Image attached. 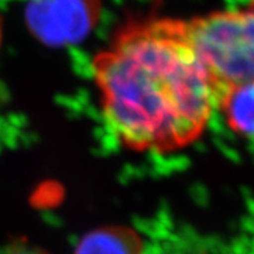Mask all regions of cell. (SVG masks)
<instances>
[{
  "mask_svg": "<svg viewBox=\"0 0 254 254\" xmlns=\"http://www.w3.org/2000/svg\"><path fill=\"white\" fill-rule=\"evenodd\" d=\"M10 254H48L41 249H36V247H27V246H21L17 249H13Z\"/></svg>",
  "mask_w": 254,
  "mask_h": 254,
  "instance_id": "cell-6",
  "label": "cell"
},
{
  "mask_svg": "<svg viewBox=\"0 0 254 254\" xmlns=\"http://www.w3.org/2000/svg\"><path fill=\"white\" fill-rule=\"evenodd\" d=\"M92 71L108 130L136 153L193 144L216 109L218 91L181 18L127 24L96 54Z\"/></svg>",
  "mask_w": 254,
  "mask_h": 254,
  "instance_id": "cell-1",
  "label": "cell"
},
{
  "mask_svg": "<svg viewBox=\"0 0 254 254\" xmlns=\"http://www.w3.org/2000/svg\"><path fill=\"white\" fill-rule=\"evenodd\" d=\"M100 0H30L24 20L38 41L51 47L81 43L98 21Z\"/></svg>",
  "mask_w": 254,
  "mask_h": 254,
  "instance_id": "cell-3",
  "label": "cell"
},
{
  "mask_svg": "<svg viewBox=\"0 0 254 254\" xmlns=\"http://www.w3.org/2000/svg\"><path fill=\"white\" fill-rule=\"evenodd\" d=\"M216 109L237 136L254 140V79L225 88L219 93Z\"/></svg>",
  "mask_w": 254,
  "mask_h": 254,
  "instance_id": "cell-4",
  "label": "cell"
},
{
  "mask_svg": "<svg viewBox=\"0 0 254 254\" xmlns=\"http://www.w3.org/2000/svg\"><path fill=\"white\" fill-rule=\"evenodd\" d=\"M73 254H144V245L134 229L109 225L88 232Z\"/></svg>",
  "mask_w": 254,
  "mask_h": 254,
  "instance_id": "cell-5",
  "label": "cell"
},
{
  "mask_svg": "<svg viewBox=\"0 0 254 254\" xmlns=\"http://www.w3.org/2000/svg\"><path fill=\"white\" fill-rule=\"evenodd\" d=\"M0 43H1V23H0Z\"/></svg>",
  "mask_w": 254,
  "mask_h": 254,
  "instance_id": "cell-7",
  "label": "cell"
},
{
  "mask_svg": "<svg viewBox=\"0 0 254 254\" xmlns=\"http://www.w3.org/2000/svg\"><path fill=\"white\" fill-rule=\"evenodd\" d=\"M192 47L210 75L218 96L225 88L254 79V0L237 9L185 20Z\"/></svg>",
  "mask_w": 254,
  "mask_h": 254,
  "instance_id": "cell-2",
  "label": "cell"
}]
</instances>
